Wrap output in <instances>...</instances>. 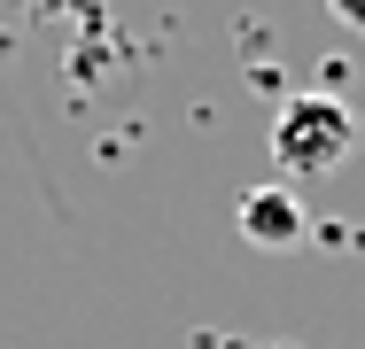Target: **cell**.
I'll use <instances>...</instances> for the list:
<instances>
[{
  "mask_svg": "<svg viewBox=\"0 0 365 349\" xmlns=\"http://www.w3.org/2000/svg\"><path fill=\"white\" fill-rule=\"evenodd\" d=\"M358 155V109L342 93H288L272 117V163L288 179H334Z\"/></svg>",
  "mask_w": 365,
  "mask_h": 349,
  "instance_id": "obj_1",
  "label": "cell"
},
{
  "mask_svg": "<svg viewBox=\"0 0 365 349\" xmlns=\"http://www.w3.org/2000/svg\"><path fill=\"white\" fill-rule=\"evenodd\" d=\"M233 225L257 249H303L311 241V209L295 202V187H249L241 209H233Z\"/></svg>",
  "mask_w": 365,
  "mask_h": 349,
  "instance_id": "obj_2",
  "label": "cell"
},
{
  "mask_svg": "<svg viewBox=\"0 0 365 349\" xmlns=\"http://www.w3.org/2000/svg\"><path fill=\"white\" fill-rule=\"evenodd\" d=\"M327 16H334V24H350V31H365V0H327Z\"/></svg>",
  "mask_w": 365,
  "mask_h": 349,
  "instance_id": "obj_3",
  "label": "cell"
},
{
  "mask_svg": "<svg viewBox=\"0 0 365 349\" xmlns=\"http://www.w3.org/2000/svg\"><path fill=\"white\" fill-rule=\"evenodd\" d=\"M31 8H55V0H31Z\"/></svg>",
  "mask_w": 365,
  "mask_h": 349,
  "instance_id": "obj_4",
  "label": "cell"
}]
</instances>
